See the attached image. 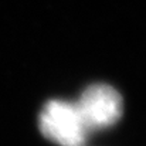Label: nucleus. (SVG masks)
<instances>
[{
	"mask_svg": "<svg viewBox=\"0 0 146 146\" xmlns=\"http://www.w3.org/2000/svg\"><path fill=\"white\" fill-rule=\"evenodd\" d=\"M77 106L88 129L111 126L122 115L121 95L116 90L104 84L87 88L77 102Z\"/></svg>",
	"mask_w": 146,
	"mask_h": 146,
	"instance_id": "obj_2",
	"label": "nucleus"
},
{
	"mask_svg": "<svg viewBox=\"0 0 146 146\" xmlns=\"http://www.w3.org/2000/svg\"><path fill=\"white\" fill-rule=\"evenodd\" d=\"M43 135L60 146H82L88 126L77 106L65 101H50L40 113Z\"/></svg>",
	"mask_w": 146,
	"mask_h": 146,
	"instance_id": "obj_1",
	"label": "nucleus"
}]
</instances>
